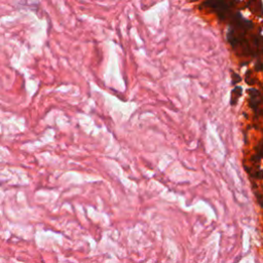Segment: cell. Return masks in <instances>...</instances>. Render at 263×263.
I'll use <instances>...</instances> for the list:
<instances>
[{
  "mask_svg": "<svg viewBox=\"0 0 263 263\" xmlns=\"http://www.w3.org/2000/svg\"><path fill=\"white\" fill-rule=\"evenodd\" d=\"M257 152H258L260 158H263V143L257 148Z\"/></svg>",
  "mask_w": 263,
  "mask_h": 263,
  "instance_id": "cell-1",
  "label": "cell"
},
{
  "mask_svg": "<svg viewBox=\"0 0 263 263\" xmlns=\"http://www.w3.org/2000/svg\"><path fill=\"white\" fill-rule=\"evenodd\" d=\"M232 76H233V82H234V83L240 80V77H239V75H236L235 73H232Z\"/></svg>",
  "mask_w": 263,
  "mask_h": 263,
  "instance_id": "cell-2",
  "label": "cell"
},
{
  "mask_svg": "<svg viewBox=\"0 0 263 263\" xmlns=\"http://www.w3.org/2000/svg\"><path fill=\"white\" fill-rule=\"evenodd\" d=\"M0 185H2V183H0Z\"/></svg>",
  "mask_w": 263,
  "mask_h": 263,
  "instance_id": "cell-3",
  "label": "cell"
}]
</instances>
